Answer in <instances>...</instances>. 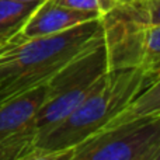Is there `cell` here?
Here are the masks:
<instances>
[{"label":"cell","instance_id":"6da1fadb","mask_svg":"<svg viewBox=\"0 0 160 160\" xmlns=\"http://www.w3.org/2000/svg\"><path fill=\"white\" fill-rule=\"evenodd\" d=\"M102 39L101 17L53 35H14L0 44V102L30 91L58 73L76 55Z\"/></svg>","mask_w":160,"mask_h":160},{"label":"cell","instance_id":"7a4b0ae2","mask_svg":"<svg viewBox=\"0 0 160 160\" xmlns=\"http://www.w3.org/2000/svg\"><path fill=\"white\" fill-rule=\"evenodd\" d=\"M155 78L160 76H148L136 68L107 72L63 121L37 141V146L63 149L79 145L108 125Z\"/></svg>","mask_w":160,"mask_h":160},{"label":"cell","instance_id":"3957f363","mask_svg":"<svg viewBox=\"0 0 160 160\" xmlns=\"http://www.w3.org/2000/svg\"><path fill=\"white\" fill-rule=\"evenodd\" d=\"M160 0L117 6L101 17L108 70L141 69L160 76Z\"/></svg>","mask_w":160,"mask_h":160},{"label":"cell","instance_id":"277c9868","mask_svg":"<svg viewBox=\"0 0 160 160\" xmlns=\"http://www.w3.org/2000/svg\"><path fill=\"white\" fill-rule=\"evenodd\" d=\"M108 70L102 39L68 62L44 86V100L35 117L38 139L62 122L90 94Z\"/></svg>","mask_w":160,"mask_h":160},{"label":"cell","instance_id":"5b68a950","mask_svg":"<svg viewBox=\"0 0 160 160\" xmlns=\"http://www.w3.org/2000/svg\"><path fill=\"white\" fill-rule=\"evenodd\" d=\"M160 156V118L114 125L75 146L72 160H153Z\"/></svg>","mask_w":160,"mask_h":160},{"label":"cell","instance_id":"8992f818","mask_svg":"<svg viewBox=\"0 0 160 160\" xmlns=\"http://www.w3.org/2000/svg\"><path fill=\"white\" fill-rule=\"evenodd\" d=\"M44 100V86L0 102V160H22L37 148L35 117Z\"/></svg>","mask_w":160,"mask_h":160},{"label":"cell","instance_id":"52a82bcc","mask_svg":"<svg viewBox=\"0 0 160 160\" xmlns=\"http://www.w3.org/2000/svg\"><path fill=\"white\" fill-rule=\"evenodd\" d=\"M96 18H100L96 13L76 11L56 4L52 0H42L17 35L22 38L53 35Z\"/></svg>","mask_w":160,"mask_h":160},{"label":"cell","instance_id":"ba28073f","mask_svg":"<svg viewBox=\"0 0 160 160\" xmlns=\"http://www.w3.org/2000/svg\"><path fill=\"white\" fill-rule=\"evenodd\" d=\"M39 3L41 2L0 0V44L18 34Z\"/></svg>","mask_w":160,"mask_h":160},{"label":"cell","instance_id":"9c48e42d","mask_svg":"<svg viewBox=\"0 0 160 160\" xmlns=\"http://www.w3.org/2000/svg\"><path fill=\"white\" fill-rule=\"evenodd\" d=\"M52 2L76 11L96 13L100 17H102L114 7H117V3L114 0H52Z\"/></svg>","mask_w":160,"mask_h":160},{"label":"cell","instance_id":"30bf717a","mask_svg":"<svg viewBox=\"0 0 160 160\" xmlns=\"http://www.w3.org/2000/svg\"><path fill=\"white\" fill-rule=\"evenodd\" d=\"M73 155H75V146L63 149H45L37 146L22 160H72Z\"/></svg>","mask_w":160,"mask_h":160},{"label":"cell","instance_id":"8fae6325","mask_svg":"<svg viewBox=\"0 0 160 160\" xmlns=\"http://www.w3.org/2000/svg\"><path fill=\"white\" fill-rule=\"evenodd\" d=\"M117 3V6H129V4H135V3L141 2V0H114Z\"/></svg>","mask_w":160,"mask_h":160},{"label":"cell","instance_id":"7c38bea8","mask_svg":"<svg viewBox=\"0 0 160 160\" xmlns=\"http://www.w3.org/2000/svg\"><path fill=\"white\" fill-rule=\"evenodd\" d=\"M20 2H25V3H34V2H42V0H20Z\"/></svg>","mask_w":160,"mask_h":160},{"label":"cell","instance_id":"4fadbf2b","mask_svg":"<svg viewBox=\"0 0 160 160\" xmlns=\"http://www.w3.org/2000/svg\"><path fill=\"white\" fill-rule=\"evenodd\" d=\"M153 160H160V156H158V158H155Z\"/></svg>","mask_w":160,"mask_h":160},{"label":"cell","instance_id":"5bb4252c","mask_svg":"<svg viewBox=\"0 0 160 160\" xmlns=\"http://www.w3.org/2000/svg\"><path fill=\"white\" fill-rule=\"evenodd\" d=\"M142 2H148V0H142Z\"/></svg>","mask_w":160,"mask_h":160}]
</instances>
